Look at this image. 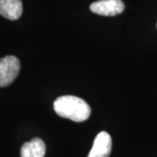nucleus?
Instances as JSON below:
<instances>
[{
  "label": "nucleus",
  "instance_id": "nucleus-6",
  "mask_svg": "<svg viewBox=\"0 0 157 157\" xmlns=\"http://www.w3.org/2000/svg\"><path fill=\"white\" fill-rule=\"evenodd\" d=\"M45 154V142L39 138H33L31 141L23 144L21 157H44Z\"/></svg>",
  "mask_w": 157,
  "mask_h": 157
},
{
  "label": "nucleus",
  "instance_id": "nucleus-4",
  "mask_svg": "<svg viewBox=\"0 0 157 157\" xmlns=\"http://www.w3.org/2000/svg\"><path fill=\"white\" fill-rule=\"evenodd\" d=\"M112 150V138L103 131L99 133L94 139V145L87 157H109Z\"/></svg>",
  "mask_w": 157,
  "mask_h": 157
},
{
  "label": "nucleus",
  "instance_id": "nucleus-2",
  "mask_svg": "<svg viewBox=\"0 0 157 157\" xmlns=\"http://www.w3.org/2000/svg\"><path fill=\"white\" fill-rule=\"evenodd\" d=\"M20 70V61L17 57L6 56L0 59V87L11 85Z\"/></svg>",
  "mask_w": 157,
  "mask_h": 157
},
{
  "label": "nucleus",
  "instance_id": "nucleus-5",
  "mask_svg": "<svg viewBox=\"0 0 157 157\" xmlns=\"http://www.w3.org/2000/svg\"><path fill=\"white\" fill-rule=\"evenodd\" d=\"M23 13L21 0H0V15L9 20H17Z\"/></svg>",
  "mask_w": 157,
  "mask_h": 157
},
{
  "label": "nucleus",
  "instance_id": "nucleus-1",
  "mask_svg": "<svg viewBox=\"0 0 157 157\" xmlns=\"http://www.w3.org/2000/svg\"><path fill=\"white\" fill-rule=\"evenodd\" d=\"M53 108L60 117L76 122L86 121L91 114L89 105L84 100L73 95L59 97L53 103Z\"/></svg>",
  "mask_w": 157,
  "mask_h": 157
},
{
  "label": "nucleus",
  "instance_id": "nucleus-3",
  "mask_svg": "<svg viewBox=\"0 0 157 157\" xmlns=\"http://www.w3.org/2000/svg\"><path fill=\"white\" fill-rule=\"evenodd\" d=\"M124 9L125 6L121 0H100L90 6V10L94 13L107 17L121 14Z\"/></svg>",
  "mask_w": 157,
  "mask_h": 157
}]
</instances>
